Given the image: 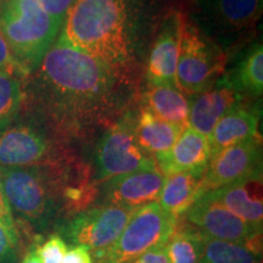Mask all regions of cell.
Masks as SVG:
<instances>
[{
	"label": "cell",
	"instance_id": "1",
	"mask_svg": "<svg viewBox=\"0 0 263 263\" xmlns=\"http://www.w3.org/2000/svg\"><path fill=\"white\" fill-rule=\"evenodd\" d=\"M129 0H73L61 37L112 68L132 55Z\"/></svg>",
	"mask_w": 263,
	"mask_h": 263
},
{
	"label": "cell",
	"instance_id": "2",
	"mask_svg": "<svg viewBox=\"0 0 263 263\" xmlns=\"http://www.w3.org/2000/svg\"><path fill=\"white\" fill-rule=\"evenodd\" d=\"M41 74L54 98L70 108L103 104L116 88L115 68L72 47L61 35L43 58Z\"/></svg>",
	"mask_w": 263,
	"mask_h": 263
},
{
	"label": "cell",
	"instance_id": "3",
	"mask_svg": "<svg viewBox=\"0 0 263 263\" xmlns=\"http://www.w3.org/2000/svg\"><path fill=\"white\" fill-rule=\"evenodd\" d=\"M60 28L41 0H5L0 12V31L21 72L41 65Z\"/></svg>",
	"mask_w": 263,
	"mask_h": 263
},
{
	"label": "cell",
	"instance_id": "4",
	"mask_svg": "<svg viewBox=\"0 0 263 263\" xmlns=\"http://www.w3.org/2000/svg\"><path fill=\"white\" fill-rule=\"evenodd\" d=\"M0 185L12 215L29 229L43 232L58 211V179L48 167H2Z\"/></svg>",
	"mask_w": 263,
	"mask_h": 263
},
{
	"label": "cell",
	"instance_id": "5",
	"mask_svg": "<svg viewBox=\"0 0 263 263\" xmlns=\"http://www.w3.org/2000/svg\"><path fill=\"white\" fill-rule=\"evenodd\" d=\"M178 221L159 202L138 207L116 241L105 251L93 255L94 263H130L149 250L166 245Z\"/></svg>",
	"mask_w": 263,
	"mask_h": 263
},
{
	"label": "cell",
	"instance_id": "6",
	"mask_svg": "<svg viewBox=\"0 0 263 263\" xmlns=\"http://www.w3.org/2000/svg\"><path fill=\"white\" fill-rule=\"evenodd\" d=\"M226 64L227 52L184 16L176 72L180 91L195 95L207 90L221 78Z\"/></svg>",
	"mask_w": 263,
	"mask_h": 263
},
{
	"label": "cell",
	"instance_id": "7",
	"mask_svg": "<svg viewBox=\"0 0 263 263\" xmlns=\"http://www.w3.org/2000/svg\"><path fill=\"white\" fill-rule=\"evenodd\" d=\"M262 0H195V26L226 52L254 28Z\"/></svg>",
	"mask_w": 263,
	"mask_h": 263
},
{
	"label": "cell",
	"instance_id": "8",
	"mask_svg": "<svg viewBox=\"0 0 263 263\" xmlns=\"http://www.w3.org/2000/svg\"><path fill=\"white\" fill-rule=\"evenodd\" d=\"M133 117H124L108 129L99 143L95 154V168L100 182L157 166L153 156L138 144Z\"/></svg>",
	"mask_w": 263,
	"mask_h": 263
},
{
	"label": "cell",
	"instance_id": "9",
	"mask_svg": "<svg viewBox=\"0 0 263 263\" xmlns=\"http://www.w3.org/2000/svg\"><path fill=\"white\" fill-rule=\"evenodd\" d=\"M134 210L110 203L91 207L65 223L60 235L72 246H84L93 255L99 254L116 241Z\"/></svg>",
	"mask_w": 263,
	"mask_h": 263
},
{
	"label": "cell",
	"instance_id": "10",
	"mask_svg": "<svg viewBox=\"0 0 263 263\" xmlns=\"http://www.w3.org/2000/svg\"><path fill=\"white\" fill-rule=\"evenodd\" d=\"M257 173H262V143L259 137L226 147L212 156L203 174L200 194Z\"/></svg>",
	"mask_w": 263,
	"mask_h": 263
},
{
	"label": "cell",
	"instance_id": "11",
	"mask_svg": "<svg viewBox=\"0 0 263 263\" xmlns=\"http://www.w3.org/2000/svg\"><path fill=\"white\" fill-rule=\"evenodd\" d=\"M184 221L209 238L238 242L242 245L262 229L254 228L222 205L209 197L199 195L196 201L184 213Z\"/></svg>",
	"mask_w": 263,
	"mask_h": 263
},
{
	"label": "cell",
	"instance_id": "12",
	"mask_svg": "<svg viewBox=\"0 0 263 263\" xmlns=\"http://www.w3.org/2000/svg\"><path fill=\"white\" fill-rule=\"evenodd\" d=\"M163 182L159 167H147L104 182L103 195L106 203L134 210L157 202Z\"/></svg>",
	"mask_w": 263,
	"mask_h": 263
},
{
	"label": "cell",
	"instance_id": "13",
	"mask_svg": "<svg viewBox=\"0 0 263 263\" xmlns=\"http://www.w3.org/2000/svg\"><path fill=\"white\" fill-rule=\"evenodd\" d=\"M49 141L32 124H10L0 132V166L47 167Z\"/></svg>",
	"mask_w": 263,
	"mask_h": 263
},
{
	"label": "cell",
	"instance_id": "14",
	"mask_svg": "<svg viewBox=\"0 0 263 263\" xmlns=\"http://www.w3.org/2000/svg\"><path fill=\"white\" fill-rule=\"evenodd\" d=\"M239 217L254 228L263 227L262 173L254 174L222 188L200 194Z\"/></svg>",
	"mask_w": 263,
	"mask_h": 263
},
{
	"label": "cell",
	"instance_id": "15",
	"mask_svg": "<svg viewBox=\"0 0 263 263\" xmlns=\"http://www.w3.org/2000/svg\"><path fill=\"white\" fill-rule=\"evenodd\" d=\"M186 126L209 137L218 121L242 103V95L233 89L223 77L202 93L192 95Z\"/></svg>",
	"mask_w": 263,
	"mask_h": 263
},
{
	"label": "cell",
	"instance_id": "16",
	"mask_svg": "<svg viewBox=\"0 0 263 263\" xmlns=\"http://www.w3.org/2000/svg\"><path fill=\"white\" fill-rule=\"evenodd\" d=\"M183 20L184 15L176 11L171 12L164 20L159 38L150 54L147 66L150 84L171 83L177 85L176 72Z\"/></svg>",
	"mask_w": 263,
	"mask_h": 263
},
{
	"label": "cell",
	"instance_id": "17",
	"mask_svg": "<svg viewBox=\"0 0 263 263\" xmlns=\"http://www.w3.org/2000/svg\"><path fill=\"white\" fill-rule=\"evenodd\" d=\"M211 153L207 137L189 126L183 128L174 145L156 157V164L163 174L188 171H206Z\"/></svg>",
	"mask_w": 263,
	"mask_h": 263
},
{
	"label": "cell",
	"instance_id": "18",
	"mask_svg": "<svg viewBox=\"0 0 263 263\" xmlns=\"http://www.w3.org/2000/svg\"><path fill=\"white\" fill-rule=\"evenodd\" d=\"M258 115L242 104L228 111L207 137L211 157L226 147L258 137ZM210 157V159H211Z\"/></svg>",
	"mask_w": 263,
	"mask_h": 263
},
{
	"label": "cell",
	"instance_id": "19",
	"mask_svg": "<svg viewBox=\"0 0 263 263\" xmlns=\"http://www.w3.org/2000/svg\"><path fill=\"white\" fill-rule=\"evenodd\" d=\"M205 171H188L164 174L159 205L174 219L182 218L200 195Z\"/></svg>",
	"mask_w": 263,
	"mask_h": 263
},
{
	"label": "cell",
	"instance_id": "20",
	"mask_svg": "<svg viewBox=\"0 0 263 263\" xmlns=\"http://www.w3.org/2000/svg\"><path fill=\"white\" fill-rule=\"evenodd\" d=\"M183 128L178 124L160 120L145 107L141 108L139 116L134 121L138 144L154 159L170 151L182 133Z\"/></svg>",
	"mask_w": 263,
	"mask_h": 263
},
{
	"label": "cell",
	"instance_id": "21",
	"mask_svg": "<svg viewBox=\"0 0 263 263\" xmlns=\"http://www.w3.org/2000/svg\"><path fill=\"white\" fill-rule=\"evenodd\" d=\"M145 108L160 120L185 127L189 103L177 85L171 83L150 84L145 95Z\"/></svg>",
	"mask_w": 263,
	"mask_h": 263
},
{
	"label": "cell",
	"instance_id": "22",
	"mask_svg": "<svg viewBox=\"0 0 263 263\" xmlns=\"http://www.w3.org/2000/svg\"><path fill=\"white\" fill-rule=\"evenodd\" d=\"M222 77L241 95L261 97L263 93V48L261 43L252 44L240 59L234 70Z\"/></svg>",
	"mask_w": 263,
	"mask_h": 263
},
{
	"label": "cell",
	"instance_id": "23",
	"mask_svg": "<svg viewBox=\"0 0 263 263\" xmlns=\"http://www.w3.org/2000/svg\"><path fill=\"white\" fill-rule=\"evenodd\" d=\"M203 235L188 223L177 222L172 235L164 245L168 263H200L202 257Z\"/></svg>",
	"mask_w": 263,
	"mask_h": 263
},
{
	"label": "cell",
	"instance_id": "24",
	"mask_svg": "<svg viewBox=\"0 0 263 263\" xmlns=\"http://www.w3.org/2000/svg\"><path fill=\"white\" fill-rule=\"evenodd\" d=\"M261 258L238 242L203 235L202 257L200 263H261Z\"/></svg>",
	"mask_w": 263,
	"mask_h": 263
},
{
	"label": "cell",
	"instance_id": "25",
	"mask_svg": "<svg viewBox=\"0 0 263 263\" xmlns=\"http://www.w3.org/2000/svg\"><path fill=\"white\" fill-rule=\"evenodd\" d=\"M22 98L21 82L16 73L0 71V132L15 120Z\"/></svg>",
	"mask_w": 263,
	"mask_h": 263
},
{
	"label": "cell",
	"instance_id": "26",
	"mask_svg": "<svg viewBox=\"0 0 263 263\" xmlns=\"http://www.w3.org/2000/svg\"><path fill=\"white\" fill-rule=\"evenodd\" d=\"M67 250V242L60 234H51L43 244L37 245V252L42 263H62Z\"/></svg>",
	"mask_w": 263,
	"mask_h": 263
},
{
	"label": "cell",
	"instance_id": "27",
	"mask_svg": "<svg viewBox=\"0 0 263 263\" xmlns=\"http://www.w3.org/2000/svg\"><path fill=\"white\" fill-rule=\"evenodd\" d=\"M0 224H2L9 233L10 238H11L14 244L20 249L21 246V240H20V232L16 224L15 217L12 215L11 210L6 201L4 193H3L2 185H0Z\"/></svg>",
	"mask_w": 263,
	"mask_h": 263
},
{
	"label": "cell",
	"instance_id": "28",
	"mask_svg": "<svg viewBox=\"0 0 263 263\" xmlns=\"http://www.w3.org/2000/svg\"><path fill=\"white\" fill-rule=\"evenodd\" d=\"M18 251L9 233L0 224V263H18Z\"/></svg>",
	"mask_w": 263,
	"mask_h": 263
},
{
	"label": "cell",
	"instance_id": "29",
	"mask_svg": "<svg viewBox=\"0 0 263 263\" xmlns=\"http://www.w3.org/2000/svg\"><path fill=\"white\" fill-rule=\"evenodd\" d=\"M44 9L59 25L62 26L64 18L73 0H41Z\"/></svg>",
	"mask_w": 263,
	"mask_h": 263
},
{
	"label": "cell",
	"instance_id": "30",
	"mask_svg": "<svg viewBox=\"0 0 263 263\" xmlns=\"http://www.w3.org/2000/svg\"><path fill=\"white\" fill-rule=\"evenodd\" d=\"M0 71H8L11 72V73L21 72L17 62L15 61L14 57H12V52L10 50L8 43H6L5 38L3 37L2 33H0Z\"/></svg>",
	"mask_w": 263,
	"mask_h": 263
},
{
	"label": "cell",
	"instance_id": "31",
	"mask_svg": "<svg viewBox=\"0 0 263 263\" xmlns=\"http://www.w3.org/2000/svg\"><path fill=\"white\" fill-rule=\"evenodd\" d=\"M62 263H94L93 255L84 246H72L66 252Z\"/></svg>",
	"mask_w": 263,
	"mask_h": 263
},
{
	"label": "cell",
	"instance_id": "32",
	"mask_svg": "<svg viewBox=\"0 0 263 263\" xmlns=\"http://www.w3.org/2000/svg\"><path fill=\"white\" fill-rule=\"evenodd\" d=\"M130 263H168L166 256V250L163 246H159L153 250H149L145 254L140 255L139 257L133 259Z\"/></svg>",
	"mask_w": 263,
	"mask_h": 263
},
{
	"label": "cell",
	"instance_id": "33",
	"mask_svg": "<svg viewBox=\"0 0 263 263\" xmlns=\"http://www.w3.org/2000/svg\"><path fill=\"white\" fill-rule=\"evenodd\" d=\"M37 245L38 242H33L32 245H29V248L27 251H26L25 256L22 257L21 261H18V263H42L37 252Z\"/></svg>",
	"mask_w": 263,
	"mask_h": 263
}]
</instances>
